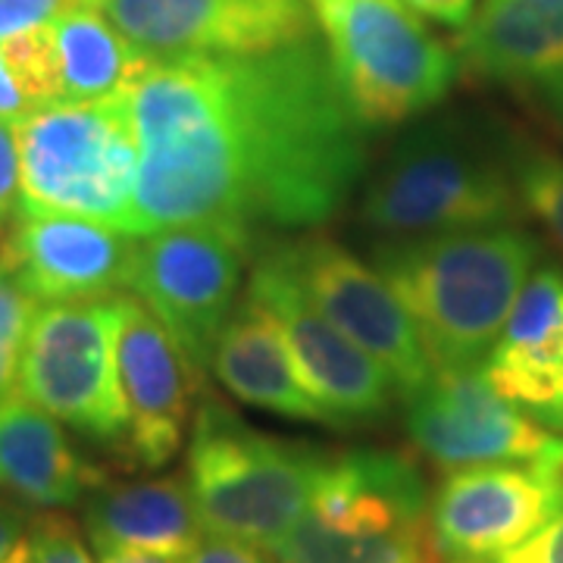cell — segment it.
Listing matches in <instances>:
<instances>
[{"instance_id":"obj_28","label":"cell","mask_w":563,"mask_h":563,"mask_svg":"<svg viewBox=\"0 0 563 563\" xmlns=\"http://www.w3.org/2000/svg\"><path fill=\"white\" fill-rule=\"evenodd\" d=\"M498 563H563V510Z\"/></svg>"},{"instance_id":"obj_12","label":"cell","mask_w":563,"mask_h":563,"mask_svg":"<svg viewBox=\"0 0 563 563\" xmlns=\"http://www.w3.org/2000/svg\"><path fill=\"white\" fill-rule=\"evenodd\" d=\"M141 57H247L313 38L307 0H95Z\"/></svg>"},{"instance_id":"obj_9","label":"cell","mask_w":563,"mask_h":563,"mask_svg":"<svg viewBox=\"0 0 563 563\" xmlns=\"http://www.w3.org/2000/svg\"><path fill=\"white\" fill-rule=\"evenodd\" d=\"M279 325L307 395L322 410L325 426L354 429L383 420L398 388L379 363L322 317L298 276L282 257L279 244H263L251 266L247 295Z\"/></svg>"},{"instance_id":"obj_17","label":"cell","mask_w":563,"mask_h":563,"mask_svg":"<svg viewBox=\"0 0 563 563\" xmlns=\"http://www.w3.org/2000/svg\"><path fill=\"white\" fill-rule=\"evenodd\" d=\"M492 388L563 435V269L539 261L483 361Z\"/></svg>"},{"instance_id":"obj_36","label":"cell","mask_w":563,"mask_h":563,"mask_svg":"<svg viewBox=\"0 0 563 563\" xmlns=\"http://www.w3.org/2000/svg\"><path fill=\"white\" fill-rule=\"evenodd\" d=\"M542 3H551V7H561L563 10V0H542Z\"/></svg>"},{"instance_id":"obj_6","label":"cell","mask_w":563,"mask_h":563,"mask_svg":"<svg viewBox=\"0 0 563 563\" xmlns=\"http://www.w3.org/2000/svg\"><path fill=\"white\" fill-rule=\"evenodd\" d=\"M22 203L135 235L139 139L125 95L54 101L16 125Z\"/></svg>"},{"instance_id":"obj_29","label":"cell","mask_w":563,"mask_h":563,"mask_svg":"<svg viewBox=\"0 0 563 563\" xmlns=\"http://www.w3.org/2000/svg\"><path fill=\"white\" fill-rule=\"evenodd\" d=\"M185 563H269L263 548L257 544L225 539V536H207L201 544L185 558Z\"/></svg>"},{"instance_id":"obj_31","label":"cell","mask_w":563,"mask_h":563,"mask_svg":"<svg viewBox=\"0 0 563 563\" xmlns=\"http://www.w3.org/2000/svg\"><path fill=\"white\" fill-rule=\"evenodd\" d=\"M35 110V103L25 98V91H22V85L13 76V69H10V63L3 57V51H0V120L7 122H16L22 117H29Z\"/></svg>"},{"instance_id":"obj_23","label":"cell","mask_w":563,"mask_h":563,"mask_svg":"<svg viewBox=\"0 0 563 563\" xmlns=\"http://www.w3.org/2000/svg\"><path fill=\"white\" fill-rule=\"evenodd\" d=\"M510 173L523 210L542 222L563 254V157L523 139H510Z\"/></svg>"},{"instance_id":"obj_1","label":"cell","mask_w":563,"mask_h":563,"mask_svg":"<svg viewBox=\"0 0 563 563\" xmlns=\"http://www.w3.org/2000/svg\"><path fill=\"white\" fill-rule=\"evenodd\" d=\"M122 95L139 139L135 239L217 225L251 247L266 229H317L342 213L366 166V125L313 38L151 60Z\"/></svg>"},{"instance_id":"obj_16","label":"cell","mask_w":563,"mask_h":563,"mask_svg":"<svg viewBox=\"0 0 563 563\" xmlns=\"http://www.w3.org/2000/svg\"><path fill=\"white\" fill-rule=\"evenodd\" d=\"M117 376L125 410L122 457L139 470H161L179 454L201 379L135 295H120Z\"/></svg>"},{"instance_id":"obj_8","label":"cell","mask_w":563,"mask_h":563,"mask_svg":"<svg viewBox=\"0 0 563 563\" xmlns=\"http://www.w3.org/2000/svg\"><path fill=\"white\" fill-rule=\"evenodd\" d=\"M117 329L120 295L44 303L25 335L16 388L91 442L120 448L125 410L117 376Z\"/></svg>"},{"instance_id":"obj_32","label":"cell","mask_w":563,"mask_h":563,"mask_svg":"<svg viewBox=\"0 0 563 563\" xmlns=\"http://www.w3.org/2000/svg\"><path fill=\"white\" fill-rule=\"evenodd\" d=\"M29 523V514H25V504L13 501L10 495L0 492V561L16 548L22 539V529Z\"/></svg>"},{"instance_id":"obj_21","label":"cell","mask_w":563,"mask_h":563,"mask_svg":"<svg viewBox=\"0 0 563 563\" xmlns=\"http://www.w3.org/2000/svg\"><path fill=\"white\" fill-rule=\"evenodd\" d=\"M85 529L95 548H135L176 558H188L203 532L185 476L103 483L85 498Z\"/></svg>"},{"instance_id":"obj_24","label":"cell","mask_w":563,"mask_h":563,"mask_svg":"<svg viewBox=\"0 0 563 563\" xmlns=\"http://www.w3.org/2000/svg\"><path fill=\"white\" fill-rule=\"evenodd\" d=\"M35 310H38V301L0 263V401L16 385L22 347H25V335H29Z\"/></svg>"},{"instance_id":"obj_18","label":"cell","mask_w":563,"mask_h":563,"mask_svg":"<svg viewBox=\"0 0 563 563\" xmlns=\"http://www.w3.org/2000/svg\"><path fill=\"white\" fill-rule=\"evenodd\" d=\"M463 73L529 95L563 88V10L542 0H483L461 29Z\"/></svg>"},{"instance_id":"obj_35","label":"cell","mask_w":563,"mask_h":563,"mask_svg":"<svg viewBox=\"0 0 563 563\" xmlns=\"http://www.w3.org/2000/svg\"><path fill=\"white\" fill-rule=\"evenodd\" d=\"M0 563H35V558H32V544H29V539H20L16 542V548L3 558Z\"/></svg>"},{"instance_id":"obj_11","label":"cell","mask_w":563,"mask_h":563,"mask_svg":"<svg viewBox=\"0 0 563 563\" xmlns=\"http://www.w3.org/2000/svg\"><path fill=\"white\" fill-rule=\"evenodd\" d=\"M404 422L422 454L448 470L563 463V435L529 420L476 369H435L404 398Z\"/></svg>"},{"instance_id":"obj_3","label":"cell","mask_w":563,"mask_h":563,"mask_svg":"<svg viewBox=\"0 0 563 563\" xmlns=\"http://www.w3.org/2000/svg\"><path fill=\"white\" fill-rule=\"evenodd\" d=\"M523 210L510 139L476 122L439 120L410 129L388 147L366 181L361 220L379 242L510 225Z\"/></svg>"},{"instance_id":"obj_26","label":"cell","mask_w":563,"mask_h":563,"mask_svg":"<svg viewBox=\"0 0 563 563\" xmlns=\"http://www.w3.org/2000/svg\"><path fill=\"white\" fill-rule=\"evenodd\" d=\"M85 3H95V0H0V41L51 25Z\"/></svg>"},{"instance_id":"obj_33","label":"cell","mask_w":563,"mask_h":563,"mask_svg":"<svg viewBox=\"0 0 563 563\" xmlns=\"http://www.w3.org/2000/svg\"><path fill=\"white\" fill-rule=\"evenodd\" d=\"M98 563H185V558L135 551V548H98Z\"/></svg>"},{"instance_id":"obj_30","label":"cell","mask_w":563,"mask_h":563,"mask_svg":"<svg viewBox=\"0 0 563 563\" xmlns=\"http://www.w3.org/2000/svg\"><path fill=\"white\" fill-rule=\"evenodd\" d=\"M413 13H422L426 20L442 22L451 29H466V22L473 20V7L476 0H401Z\"/></svg>"},{"instance_id":"obj_22","label":"cell","mask_w":563,"mask_h":563,"mask_svg":"<svg viewBox=\"0 0 563 563\" xmlns=\"http://www.w3.org/2000/svg\"><path fill=\"white\" fill-rule=\"evenodd\" d=\"M60 101H101L125 91L147 69V57L122 38L95 3L51 22Z\"/></svg>"},{"instance_id":"obj_15","label":"cell","mask_w":563,"mask_h":563,"mask_svg":"<svg viewBox=\"0 0 563 563\" xmlns=\"http://www.w3.org/2000/svg\"><path fill=\"white\" fill-rule=\"evenodd\" d=\"M135 257V235L54 210L20 207L0 239V263L38 303L113 298L132 288Z\"/></svg>"},{"instance_id":"obj_7","label":"cell","mask_w":563,"mask_h":563,"mask_svg":"<svg viewBox=\"0 0 563 563\" xmlns=\"http://www.w3.org/2000/svg\"><path fill=\"white\" fill-rule=\"evenodd\" d=\"M344 101L363 125H401L444 101L461 73L457 51L439 41L401 0H307Z\"/></svg>"},{"instance_id":"obj_13","label":"cell","mask_w":563,"mask_h":563,"mask_svg":"<svg viewBox=\"0 0 563 563\" xmlns=\"http://www.w3.org/2000/svg\"><path fill=\"white\" fill-rule=\"evenodd\" d=\"M563 510V463L454 470L429 501L442 563H498Z\"/></svg>"},{"instance_id":"obj_2","label":"cell","mask_w":563,"mask_h":563,"mask_svg":"<svg viewBox=\"0 0 563 563\" xmlns=\"http://www.w3.org/2000/svg\"><path fill=\"white\" fill-rule=\"evenodd\" d=\"M542 257L520 225L379 242L376 269L420 332L435 369H476Z\"/></svg>"},{"instance_id":"obj_34","label":"cell","mask_w":563,"mask_h":563,"mask_svg":"<svg viewBox=\"0 0 563 563\" xmlns=\"http://www.w3.org/2000/svg\"><path fill=\"white\" fill-rule=\"evenodd\" d=\"M536 101L542 107V113L551 122V129L558 132V139L563 141V88H554V91H544V95H536Z\"/></svg>"},{"instance_id":"obj_25","label":"cell","mask_w":563,"mask_h":563,"mask_svg":"<svg viewBox=\"0 0 563 563\" xmlns=\"http://www.w3.org/2000/svg\"><path fill=\"white\" fill-rule=\"evenodd\" d=\"M35 563H95L81 542L79 529L63 514H41L32 520L29 532Z\"/></svg>"},{"instance_id":"obj_19","label":"cell","mask_w":563,"mask_h":563,"mask_svg":"<svg viewBox=\"0 0 563 563\" xmlns=\"http://www.w3.org/2000/svg\"><path fill=\"white\" fill-rule=\"evenodd\" d=\"M107 483L69 444L60 420L22 395L0 401V492L41 510L81 504Z\"/></svg>"},{"instance_id":"obj_14","label":"cell","mask_w":563,"mask_h":563,"mask_svg":"<svg viewBox=\"0 0 563 563\" xmlns=\"http://www.w3.org/2000/svg\"><path fill=\"white\" fill-rule=\"evenodd\" d=\"M276 244L307 298L320 307L325 320L339 325L351 342L383 366L401 401L435 373L417 325L379 269H369L344 244L322 235Z\"/></svg>"},{"instance_id":"obj_20","label":"cell","mask_w":563,"mask_h":563,"mask_svg":"<svg viewBox=\"0 0 563 563\" xmlns=\"http://www.w3.org/2000/svg\"><path fill=\"white\" fill-rule=\"evenodd\" d=\"M210 369L239 401L282 413L288 420L325 426L322 410L303 388L279 325L251 298L239 301L235 313L222 325Z\"/></svg>"},{"instance_id":"obj_4","label":"cell","mask_w":563,"mask_h":563,"mask_svg":"<svg viewBox=\"0 0 563 563\" xmlns=\"http://www.w3.org/2000/svg\"><path fill=\"white\" fill-rule=\"evenodd\" d=\"M269 554L279 563H442L417 461L379 448L329 454L303 517Z\"/></svg>"},{"instance_id":"obj_10","label":"cell","mask_w":563,"mask_h":563,"mask_svg":"<svg viewBox=\"0 0 563 563\" xmlns=\"http://www.w3.org/2000/svg\"><path fill=\"white\" fill-rule=\"evenodd\" d=\"M247 251L242 239L217 225H176L139 242L132 295L166 325L198 379L239 307Z\"/></svg>"},{"instance_id":"obj_27","label":"cell","mask_w":563,"mask_h":563,"mask_svg":"<svg viewBox=\"0 0 563 563\" xmlns=\"http://www.w3.org/2000/svg\"><path fill=\"white\" fill-rule=\"evenodd\" d=\"M22 176H20V144L13 122L0 120V229H7L20 213Z\"/></svg>"},{"instance_id":"obj_5","label":"cell","mask_w":563,"mask_h":563,"mask_svg":"<svg viewBox=\"0 0 563 563\" xmlns=\"http://www.w3.org/2000/svg\"><path fill=\"white\" fill-rule=\"evenodd\" d=\"M325 451L285 442L207 401L191 426L185 483L203 532L273 551L310 504Z\"/></svg>"}]
</instances>
